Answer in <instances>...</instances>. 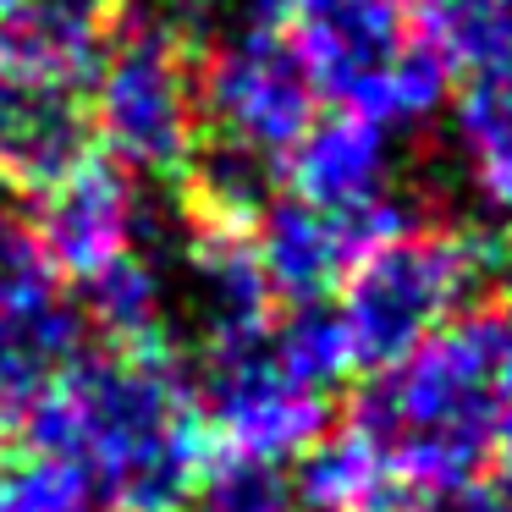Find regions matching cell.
Here are the masks:
<instances>
[{"instance_id":"1","label":"cell","mask_w":512,"mask_h":512,"mask_svg":"<svg viewBox=\"0 0 512 512\" xmlns=\"http://www.w3.org/2000/svg\"><path fill=\"white\" fill-rule=\"evenodd\" d=\"M28 430L39 452L78 468L111 512H182L210 463L193 386L171 353H72Z\"/></svg>"},{"instance_id":"2","label":"cell","mask_w":512,"mask_h":512,"mask_svg":"<svg viewBox=\"0 0 512 512\" xmlns=\"http://www.w3.org/2000/svg\"><path fill=\"white\" fill-rule=\"evenodd\" d=\"M501 397V320H452L402 364L375 369L353 424L380 479L413 501H452L490 468Z\"/></svg>"},{"instance_id":"3","label":"cell","mask_w":512,"mask_h":512,"mask_svg":"<svg viewBox=\"0 0 512 512\" xmlns=\"http://www.w3.org/2000/svg\"><path fill=\"white\" fill-rule=\"evenodd\" d=\"M347 369L353 358L336 314L309 303L281 320H259L254 331L204 342V369L188 386L215 452L287 468L331 435V391Z\"/></svg>"},{"instance_id":"4","label":"cell","mask_w":512,"mask_h":512,"mask_svg":"<svg viewBox=\"0 0 512 512\" xmlns=\"http://www.w3.org/2000/svg\"><path fill=\"white\" fill-rule=\"evenodd\" d=\"M281 23L314 89L375 127H424L452 94V67L413 34L402 0H254Z\"/></svg>"},{"instance_id":"5","label":"cell","mask_w":512,"mask_h":512,"mask_svg":"<svg viewBox=\"0 0 512 512\" xmlns=\"http://www.w3.org/2000/svg\"><path fill=\"white\" fill-rule=\"evenodd\" d=\"M490 265H496V248L485 237L424 232V226H408L369 259H358V270L336 287L342 298L331 309L353 369L375 375L419 353L490 281Z\"/></svg>"},{"instance_id":"6","label":"cell","mask_w":512,"mask_h":512,"mask_svg":"<svg viewBox=\"0 0 512 512\" xmlns=\"http://www.w3.org/2000/svg\"><path fill=\"white\" fill-rule=\"evenodd\" d=\"M89 133L127 177H182L199 149V83L171 23L127 17L89 78Z\"/></svg>"},{"instance_id":"7","label":"cell","mask_w":512,"mask_h":512,"mask_svg":"<svg viewBox=\"0 0 512 512\" xmlns=\"http://www.w3.org/2000/svg\"><path fill=\"white\" fill-rule=\"evenodd\" d=\"M199 83V127H210L215 144L281 166L292 144L320 122V89L298 61L287 28L248 17L243 28L221 39L193 72Z\"/></svg>"},{"instance_id":"8","label":"cell","mask_w":512,"mask_h":512,"mask_svg":"<svg viewBox=\"0 0 512 512\" xmlns=\"http://www.w3.org/2000/svg\"><path fill=\"white\" fill-rule=\"evenodd\" d=\"M408 226H413V204L402 193L369 204V210H320V204H303L287 193V199L265 204L248 243H254L259 270H265L270 298L309 309L353 276L358 259H369L380 243L402 237Z\"/></svg>"},{"instance_id":"9","label":"cell","mask_w":512,"mask_h":512,"mask_svg":"<svg viewBox=\"0 0 512 512\" xmlns=\"http://www.w3.org/2000/svg\"><path fill=\"white\" fill-rule=\"evenodd\" d=\"M34 232H39V248H45L50 276L89 287L111 265L144 254V232H149L144 193L111 160H83L50 193H39Z\"/></svg>"},{"instance_id":"10","label":"cell","mask_w":512,"mask_h":512,"mask_svg":"<svg viewBox=\"0 0 512 512\" xmlns=\"http://www.w3.org/2000/svg\"><path fill=\"white\" fill-rule=\"evenodd\" d=\"M94 149L89 83L0 61V188L50 193Z\"/></svg>"},{"instance_id":"11","label":"cell","mask_w":512,"mask_h":512,"mask_svg":"<svg viewBox=\"0 0 512 512\" xmlns=\"http://www.w3.org/2000/svg\"><path fill=\"white\" fill-rule=\"evenodd\" d=\"M292 199L320 210H369L391 199V133L364 116H325L281 155Z\"/></svg>"},{"instance_id":"12","label":"cell","mask_w":512,"mask_h":512,"mask_svg":"<svg viewBox=\"0 0 512 512\" xmlns=\"http://www.w3.org/2000/svg\"><path fill=\"white\" fill-rule=\"evenodd\" d=\"M83 314L61 303V292H34V298L0 303V446L6 435L34 419L50 380L78 353Z\"/></svg>"},{"instance_id":"13","label":"cell","mask_w":512,"mask_h":512,"mask_svg":"<svg viewBox=\"0 0 512 512\" xmlns=\"http://www.w3.org/2000/svg\"><path fill=\"white\" fill-rule=\"evenodd\" d=\"M182 292H188L193 325H199L204 342L254 331L259 320H270V287L248 232L193 226L188 259H182Z\"/></svg>"},{"instance_id":"14","label":"cell","mask_w":512,"mask_h":512,"mask_svg":"<svg viewBox=\"0 0 512 512\" xmlns=\"http://www.w3.org/2000/svg\"><path fill=\"white\" fill-rule=\"evenodd\" d=\"M452 144L479 199L512 210V67L468 78L452 105Z\"/></svg>"},{"instance_id":"15","label":"cell","mask_w":512,"mask_h":512,"mask_svg":"<svg viewBox=\"0 0 512 512\" xmlns=\"http://www.w3.org/2000/svg\"><path fill=\"white\" fill-rule=\"evenodd\" d=\"M83 309H89V325L105 336V347L166 353L171 342V287L160 281L149 254H133L105 276H94L83 287Z\"/></svg>"},{"instance_id":"16","label":"cell","mask_w":512,"mask_h":512,"mask_svg":"<svg viewBox=\"0 0 512 512\" xmlns=\"http://www.w3.org/2000/svg\"><path fill=\"white\" fill-rule=\"evenodd\" d=\"M408 23L446 67H512V0H402Z\"/></svg>"},{"instance_id":"17","label":"cell","mask_w":512,"mask_h":512,"mask_svg":"<svg viewBox=\"0 0 512 512\" xmlns=\"http://www.w3.org/2000/svg\"><path fill=\"white\" fill-rule=\"evenodd\" d=\"M292 485H298V501L314 512H364V507H380V496H386V479H380L375 457L358 446L353 430L314 441L298 457Z\"/></svg>"},{"instance_id":"18","label":"cell","mask_w":512,"mask_h":512,"mask_svg":"<svg viewBox=\"0 0 512 512\" xmlns=\"http://www.w3.org/2000/svg\"><path fill=\"white\" fill-rule=\"evenodd\" d=\"M188 512H303V501L281 463L210 452V463L193 479Z\"/></svg>"},{"instance_id":"19","label":"cell","mask_w":512,"mask_h":512,"mask_svg":"<svg viewBox=\"0 0 512 512\" xmlns=\"http://www.w3.org/2000/svg\"><path fill=\"white\" fill-rule=\"evenodd\" d=\"M0 512H111L100 490L56 452H0Z\"/></svg>"},{"instance_id":"20","label":"cell","mask_w":512,"mask_h":512,"mask_svg":"<svg viewBox=\"0 0 512 512\" xmlns=\"http://www.w3.org/2000/svg\"><path fill=\"white\" fill-rule=\"evenodd\" d=\"M34 292H56V276H50V265H45L34 215L23 210L17 193L0 188V303L34 298Z\"/></svg>"},{"instance_id":"21","label":"cell","mask_w":512,"mask_h":512,"mask_svg":"<svg viewBox=\"0 0 512 512\" xmlns=\"http://www.w3.org/2000/svg\"><path fill=\"white\" fill-rule=\"evenodd\" d=\"M441 512H512V463L496 474H479L468 490H457L452 501H441Z\"/></svg>"},{"instance_id":"22","label":"cell","mask_w":512,"mask_h":512,"mask_svg":"<svg viewBox=\"0 0 512 512\" xmlns=\"http://www.w3.org/2000/svg\"><path fill=\"white\" fill-rule=\"evenodd\" d=\"M496 446L512 463V320H501V397H496Z\"/></svg>"},{"instance_id":"23","label":"cell","mask_w":512,"mask_h":512,"mask_svg":"<svg viewBox=\"0 0 512 512\" xmlns=\"http://www.w3.org/2000/svg\"><path fill=\"white\" fill-rule=\"evenodd\" d=\"M364 512H441V501H435V507H430V501H380V507H364Z\"/></svg>"},{"instance_id":"24","label":"cell","mask_w":512,"mask_h":512,"mask_svg":"<svg viewBox=\"0 0 512 512\" xmlns=\"http://www.w3.org/2000/svg\"><path fill=\"white\" fill-rule=\"evenodd\" d=\"M177 12H204V6H215V0H171Z\"/></svg>"}]
</instances>
